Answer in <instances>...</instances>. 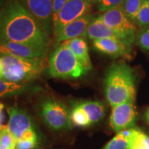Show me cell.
<instances>
[{"label":"cell","instance_id":"7c38bea8","mask_svg":"<svg viewBox=\"0 0 149 149\" xmlns=\"http://www.w3.org/2000/svg\"><path fill=\"white\" fill-rule=\"evenodd\" d=\"M86 37L93 41L102 38L113 39L130 46L135 42V40H132L129 37L117 32L106 25L100 16L95 17L89 24L86 32Z\"/></svg>","mask_w":149,"mask_h":149},{"label":"cell","instance_id":"6da1fadb","mask_svg":"<svg viewBox=\"0 0 149 149\" xmlns=\"http://www.w3.org/2000/svg\"><path fill=\"white\" fill-rule=\"evenodd\" d=\"M0 38L47 52L51 44L42 26L18 0H6L1 8Z\"/></svg>","mask_w":149,"mask_h":149},{"label":"cell","instance_id":"ac0fdd59","mask_svg":"<svg viewBox=\"0 0 149 149\" xmlns=\"http://www.w3.org/2000/svg\"><path fill=\"white\" fill-rule=\"evenodd\" d=\"M29 89L26 83H17L0 79V97L20 95Z\"/></svg>","mask_w":149,"mask_h":149},{"label":"cell","instance_id":"30bf717a","mask_svg":"<svg viewBox=\"0 0 149 149\" xmlns=\"http://www.w3.org/2000/svg\"><path fill=\"white\" fill-rule=\"evenodd\" d=\"M47 53L29 45L0 38V56H13L29 60L44 61Z\"/></svg>","mask_w":149,"mask_h":149},{"label":"cell","instance_id":"277c9868","mask_svg":"<svg viewBox=\"0 0 149 149\" xmlns=\"http://www.w3.org/2000/svg\"><path fill=\"white\" fill-rule=\"evenodd\" d=\"M43 68L44 61L0 56V79L27 83L38 77Z\"/></svg>","mask_w":149,"mask_h":149},{"label":"cell","instance_id":"4316f807","mask_svg":"<svg viewBox=\"0 0 149 149\" xmlns=\"http://www.w3.org/2000/svg\"><path fill=\"white\" fill-rule=\"evenodd\" d=\"M40 144L30 140H20L17 141L15 149H35L39 147Z\"/></svg>","mask_w":149,"mask_h":149},{"label":"cell","instance_id":"d6a6232c","mask_svg":"<svg viewBox=\"0 0 149 149\" xmlns=\"http://www.w3.org/2000/svg\"><path fill=\"white\" fill-rule=\"evenodd\" d=\"M0 149H7V148H4V147L0 146Z\"/></svg>","mask_w":149,"mask_h":149},{"label":"cell","instance_id":"ba28073f","mask_svg":"<svg viewBox=\"0 0 149 149\" xmlns=\"http://www.w3.org/2000/svg\"><path fill=\"white\" fill-rule=\"evenodd\" d=\"M91 4L89 0H67L53 24V31L55 37L65 26L79 17L88 13Z\"/></svg>","mask_w":149,"mask_h":149},{"label":"cell","instance_id":"d6986e66","mask_svg":"<svg viewBox=\"0 0 149 149\" xmlns=\"http://www.w3.org/2000/svg\"><path fill=\"white\" fill-rule=\"evenodd\" d=\"M127 149H149V137L141 130L134 128Z\"/></svg>","mask_w":149,"mask_h":149},{"label":"cell","instance_id":"9a60e30c","mask_svg":"<svg viewBox=\"0 0 149 149\" xmlns=\"http://www.w3.org/2000/svg\"><path fill=\"white\" fill-rule=\"evenodd\" d=\"M71 51L75 55L78 60L87 70L92 68V64L88 53V47L86 38L77 37L66 41Z\"/></svg>","mask_w":149,"mask_h":149},{"label":"cell","instance_id":"1f68e13d","mask_svg":"<svg viewBox=\"0 0 149 149\" xmlns=\"http://www.w3.org/2000/svg\"><path fill=\"white\" fill-rule=\"evenodd\" d=\"M89 1H90L91 3H95L97 0H89Z\"/></svg>","mask_w":149,"mask_h":149},{"label":"cell","instance_id":"9c48e42d","mask_svg":"<svg viewBox=\"0 0 149 149\" xmlns=\"http://www.w3.org/2000/svg\"><path fill=\"white\" fill-rule=\"evenodd\" d=\"M137 120L134 102H124L112 107L110 126L115 133L133 128Z\"/></svg>","mask_w":149,"mask_h":149},{"label":"cell","instance_id":"3957f363","mask_svg":"<svg viewBox=\"0 0 149 149\" xmlns=\"http://www.w3.org/2000/svg\"><path fill=\"white\" fill-rule=\"evenodd\" d=\"M48 74L53 78H78L88 72L69 46L64 42L52 52L48 60Z\"/></svg>","mask_w":149,"mask_h":149},{"label":"cell","instance_id":"4fadbf2b","mask_svg":"<svg viewBox=\"0 0 149 149\" xmlns=\"http://www.w3.org/2000/svg\"><path fill=\"white\" fill-rule=\"evenodd\" d=\"M94 17L92 14L87 13L67 24L55 37L56 44L59 45L61 43L77 37L86 38L88 26Z\"/></svg>","mask_w":149,"mask_h":149},{"label":"cell","instance_id":"7a4b0ae2","mask_svg":"<svg viewBox=\"0 0 149 149\" xmlns=\"http://www.w3.org/2000/svg\"><path fill=\"white\" fill-rule=\"evenodd\" d=\"M104 93L111 107L135 102V77L132 68L124 62L111 65L104 78Z\"/></svg>","mask_w":149,"mask_h":149},{"label":"cell","instance_id":"8fae6325","mask_svg":"<svg viewBox=\"0 0 149 149\" xmlns=\"http://www.w3.org/2000/svg\"><path fill=\"white\" fill-rule=\"evenodd\" d=\"M40 22L47 34L53 31V0H18Z\"/></svg>","mask_w":149,"mask_h":149},{"label":"cell","instance_id":"d4e9b609","mask_svg":"<svg viewBox=\"0 0 149 149\" xmlns=\"http://www.w3.org/2000/svg\"><path fill=\"white\" fill-rule=\"evenodd\" d=\"M137 41L142 49L149 51V26L141 29L137 35Z\"/></svg>","mask_w":149,"mask_h":149},{"label":"cell","instance_id":"ffe728a7","mask_svg":"<svg viewBox=\"0 0 149 149\" xmlns=\"http://www.w3.org/2000/svg\"><path fill=\"white\" fill-rule=\"evenodd\" d=\"M70 119L72 124L79 127H87L91 126L88 119L77 102L74 103L70 111Z\"/></svg>","mask_w":149,"mask_h":149},{"label":"cell","instance_id":"5b68a950","mask_svg":"<svg viewBox=\"0 0 149 149\" xmlns=\"http://www.w3.org/2000/svg\"><path fill=\"white\" fill-rule=\"evenodd\" d=\"M38 114L45 124L55 130H68L72 128L70 111L61 100L48 97L39 104Z\"/></svg>","mask_w":149,"mask_h":149},{"label":"cell","instance_id":"2e32d148","mask_svg":"<svg viewBox=\"0 0 149 149\" xmlns=\"http://www.w3.org/2000/svg\"><path fill=\"white\" fill-rule=\"evenodd\" d=\"M84 112L91 125L100 122L106 114V106L100 101H81L77 102Z\"/></svg>","mask_w":149,"mask_h":149},{"label":"cell","instance_id":"44dd1931","mask_svg":"<svg viewBox=\"0 0 149 149\" xmlns=\"http://www.w3.org/2000/svg\"><path fill=\"white\" fill-rule=\"evenodd\" d=\"M142 1L143 0H124L122 5L126 15L135 24Z\"/></svg>","mask_w":149,"mask_h":149},{"label":"cell","instance_id":"484cf974","mask_svg":"<svg viewBox=\"0 0 149 149\" xmlns=\"http://www.w3.org/2000/svg\"><path fill=\"white\" fill-rule=\"evenodd\" d=\"M67 0H53V24L56 21Z\"/></svg>","mask_w":149,"mask_h":149},{"label":"cell","instance_id":"83f0119b","mask_svg":"<svg viewBox=\"0 0 149 149\" xmlns=\"http://www.w3.org/2000/svg\"><path fill=\"white\" fill-rule=\"evenodd\" d=\"M6 1V0H0V12H1V8H2Z\"/></svg>","mask_w":149,"mask_h":149},{"label":"cell","instance_id":"5bb4252c","mask_svg":"<svg viewBox=\"0 0 149 149\" xmlns=\"http://www.w3.org/2000/svg\"><path fill=\"white\" fill-rule=\"evenodd\" d=\"M93 45L96 51L111 56L113 58L129 55L132 49V46L110 38L93 40Z\"/></svg>","mask_w":149,"mask_h":149},{"label":"cell","instance_id":"f1b7e54d","mask_svg":"<svg viewBox=\"0 0 149 149\" xmlns=\"http://www.w3.org/2000/svg\"><path fill=\"white\" fill-rule=\"evenodd\" d=\"M146 117L147 122H148V123L149 124V108L147 109V111L146 112Z\"/></svg>","mask_w":149,"mask_h":149},{"label":"cell","instance_id":"603a6c76","mask_svg":"<svg viewBox=\"0 0 149 149\" xmlns=\"http://www.w3.org/2000/svg\"><path fill=\"white\" fill-rule=\"evenodd\" d=\"M16 144V139L6 126L0 135V146L7 149H15Z\"/></svg>","mask_w":149,"mask_h":149},{"label":"cell","instance_id":"7402d4cb","mask_svg":"<svg viewBox=\"0 0 149 149\" xmlns=\"http://www.w3.org/2000/svg\"><path fill=\"white\" fill-rule=\"evenodd\" d=\"M136 24L141 29L149 26V0H143L137 17Z\"/></svg>","mask_w":149,"mask_h":149},{"label":"cell","instance_id":"e0dca14e","mask_svg":"<svg viewBox=\"0 0 149 149\" xmlns=\"http://www.w3.org/2000/svg\"><path fill=\"white\" fill-rule=\"evenodd\" d=\"M134 128H129L117 133L116 135L107 143L103 149H127Z\"/></svg>","mask_w":149,"mask_h":149},{"label":"cell","instance_id":"4dcf8cb0","mask_svg":"<svg viewBox=\"0 0 149 149\" xmlns=\"http://www.w3.org/2000/svg\"><path fill=\"white\" fill-rule=\"evenodd\" d=\"M3 108V105L1 103H0V115H1V112L2 111Z\"/></svg>","mask_w":149,"mask_h":149},{"label":"cell","instance_id":"cb8c5ba5","mask_svg":"<svg viewBox=\"0 0 149 149\" xmlns=\"http://www.w3.org/2000/svg\"><path fill=\"white\" fill-rule=\"evenodd\" d=\"M124 0H97L96 4L101 12H106L115 7L122 6Z\"/></svg>","mask_w":149,"mask_h":149},{"label":"cell","instance_id":"52a82bcc","mask_svg":"<svg viewBox=\"0 0 149 149\" xmlns=\"http://www.w3.org/2000/svg\"><path fill=\"white\" fill-rule=\"evenodd\" d=\"M100 16L104 24L111 29L135 40L136 24L126 15L122 6L110 9Z\"/></svg>","mask_w":149,"mask_h":149},{"label":"cell","instance_id":"f546056e","mask_svg":"<svg viewBox=\"0 0 149 149\" xmlns=\"http://www.w3.org/2000/svg\"><path fill=\"white\" fill-rule=\"evenodd\" d=\"M5 128H6V126H3L1 125V124H0V135H1V133H2V131H3V129H4Z\"/></svg>","mask_w":149,"mask_h":149},{"label":"cell","instance_id":"8992f818","mask_svg":"<svg viewBox=\"0 0 149 149\" xmlns=\"http://www.w3.org/2000/svg\"><path fill=\"white\" fill-rule=\"evenodd\" d=\"M7 111L9 121L6 128L16 141L30 140L40 144L36 126L26 112L16 107L8 108Z\"/></svg>","mask_w":149,"mask_h":149}]
</instances>
